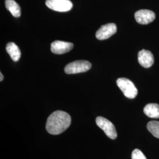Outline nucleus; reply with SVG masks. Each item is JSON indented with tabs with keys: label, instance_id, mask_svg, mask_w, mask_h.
I'll list each match as a JSON object with an SVG mask.
<instances>
[{
	"label": "nucleus",
	"instance_id": "nucleus-1",
	"mask_svg": "<svg viewBox=\"0 0 159 159\" xmlns=\"http://www.w3.org/2000/svg\"><path fill=\"white\" fill-rule=\"evenodd\" d=\"M71 119L67 113L57 110L48 117L46 130L52 135H57L66 130L71 125Z\"/></svg>",
	"mask_w": 159,
	"mask_h": 159
},
{
	"label": "nucleus",
	"instance_id": "nucleus-2",
	"mask_svg": "<svg viewBox=\"0 0 159 159\" xmlns=\"http://www.w3.org/2000/svg\"><path fill=\"white\" fill-rule=\"evenodd\" d=\"M117 85L127 98L133 99L137 96V89L130 80L126 78H119L117 80Z\"/></svg>",
	"mask_w": 159,
	"mask_h": 159
},
{
	"label": "nucleus",
	"instance_id": "nucleus-3",
	"mask_svg": "<svg viewBox=\"0 0 159 159\" xmlns=\"http://www.w3.org/2000/svg\"><path fill=\"white\" fill-rule=\"evenodd\" d=\"M91 67V64L88 61L78 60L68 64L64 68L66 74H77L84 73L89 70Z\"/></svg>",
	"mask_w": 159,
	"mask_h": 159
},
{
	"label": "nucleus",
	"instance_id": "nucleus-4",
	"mask_svg": "<svg viewBox=\"0 0 159 159\" xmlns=\"http://www.w3.org/2000/svg\"><path fill=\"white\" fill-rule=\"evenodd\" d=\"M96 121L97 125L104 131L107 136L113 140L117 138V131L114 125L111 121L101 116L97 117Z\"/></svg>",
	"mask_w": 159,
	"mask_h": 159
},
{
	"label": "nucleus",
	"instance_id": "nucleus-5",
	"mask_svg": "<svg viewBox=\"0 0 159 159\" xmlns=\"http://www.w3.org/2000/svg\"><path fill=\"white\" fill-rule=\"evenodd\" d=\"M46 4L50 9L58 12L68 11L73 6L70 0H47Z\"/></svg>",
	"mask_w": 159,
	"mask_h": 159
},
{
	"label": "nucleus",
	"instance_id": "nucleus-6",
	"mask_svg": "<svg viewBox=\"0 0 159 159\" xmlns=\"http://www.w3.org/2000/svg\"><path fill=\"white\" fill-rule=\"evenodd\" d=\"M117 32V26L114 23H108L102 25L97 31L96 37L98 40L108 39Z\"/></svg>",
	"mask_w": 159,
	"mask_h": 159
},
{
	"label": "nucleus",
	"instance_id": "nucleus-7",
	"mask_svg": "<svg viewBox=\"0 0 159 159\" xmlns=\"http://www.w3.org/2000/svg\"><path fill=\"white\" fill-rule=\"evenodd\" d=\"M134 17L137 23L146 25L153 21L156 15L154 12L151 10H140L135 13Z\"/></svg>",
	"mask_w": 159,
	"mask_h": 159
},
{
	"label": "nucleus",
	"instance_id": "nucleus-8",
	"mask_svg": "<svg viewBox=\"0 0 159 159\" xmlns=\"http://www.w3.org/2000/svg\"><path fill=\"white\" fill-rule=\"evenodd\" d=\"M73 44L71 43L58 40L52 43L51 50L54 54H63L70 51L73 48Z\"/></svg>",
	"mask_w": 159,
	"mask_h": 159
},
{
	"label": "nucleus",
	"instance_id": "nucleus-9",
	"mask_svg": "<svg viewBox=\"0 0 159 159\" xmlns=\"http://www.w3.org/2000/svg\"><path fill=\"white\" fill-rule=\"evenodd\" d=\"M138 61L144 68L150 67L154 61L153 55L150 51L142 50L139 52Z\"/></svg>",
	"mask_w": 159,
	"mask_h": 159
},
{
	"label": "nucleus",
	"instance_id": "nucleus-10",
	"mask_svg": "<svg viewBox=\"0 0 159 159\" xmlns=\"http://www.w3.org/2000/svg\"><path fill=\"white\" fill-rule=\"evenodd\" d=\"M6 50L14 61H18L21 57V51L14 43H9L6 46Z\"/></svg>",
	"mask_w": 159,
	"mask_h": 159
},
{
	"label": "nucleus",
	"instance_id": "nucleus-11",
	"mask_svg": "<svg viewBox=\"0 0 159 159\" xmlns=\"http://www.w3.org/2000/svg\"><path fill=\"white\" fill-rule=\"evenodd\" d=\"M144 113L150 118L159 119V104L156 103L148 104L144 108Z\"/></svg>",
	"mask_w": 159,
	"mask_h": 159
},
{
	"label": "nucleus",
	"instance_id": "nucleus-12",
	"mask_svg": "<svg viewBox=\"0 0 159 159\" xmlns=\"http://www.w3.org/2000/svg\"><path fill=\"white\" fill-rule=\"evenodd\" d=\"M6 7L11 13L14 17H19L21 16V8L14 0H6Z\"/></svg>",
	"mask_w": 159,
	"mask_h": 159
},
{
	"label": "nucleus",
	"instance_id": "nucleus-13",
	"mask_svg": "<svg viewBox=\"0 0 159 159\" xmlns=\"http://www.w3.org/2000/svg\"><path fill=\"white\" fill-rule=\"evenodd\" d=\"M147 127L153 136L159 139V121H150L148 123Z\"/></svg>",
	"mask_w": 159,
	"mask_h": 159
},
{
	"label": "nucleus",
	"instance_id": "nucleus-14",
	"mask_svg": "<svg viewBox=\"0 0 159 159\" xmlns=\"http://www.w3.org/2000/svg\"><path fill=\"white\" fill-rule=\"evenodd\" d=\"M131 159H147V158L140 150L134 149L131 154Z\"/></svg>",
	"mask_w": 159,
	"mask_h": 159
},
{
	"label": "nucleus",
	"instance_id": "nucleus-15",
	"mask_svg": "<svg viewBox=\"0 0 159 159\" xmlns=\"http://www.w3.org/2000/svg\"><path fill=\"white\" fill-rule=\"evenodd\" d=\"M3 79H4V76H3V75L2 74V73L1 72V73H0V81H2L3 80Z\"/></svg>",
	"mask_w": 159,
	"mask_h": 159
}]
</instances>
